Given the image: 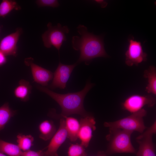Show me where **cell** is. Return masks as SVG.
<instances>
[{
    "instance_id": "cell-27",
    "label": "cell",
    "mask_w": 156,
    "mask_h": 156,
    "mask_svg": "<svg viewBox=\"0 0 156 156\" xmlns=\"http://www.w3.org/2000/svg\"><path fill=\"white\" fill-rule=\"evenodd\" d=\"M0 156H8L5 155L3 153H0Z\"/></svg>"
},
{
    "instance_id": "cell-24",
    "label": "cell",
    "mask_w": 156,
    "mask_h": 156,
    "mask_svg": "<svg viewBox=\"0 0 156 156\" xmlns=\"http://www.w3.org/2000/svg\"><path fill=\"white\" fill-rule=\"evenodd\" d=\"M21 156H47L45 152L42 150L35 151L29 150L23 152Z\"/></svg>"
},
{
    "instance_id": "cell-7",
    "label": "cell",
    "mask_w": 156,
    "mask_h": 156,
    "mask_svg": "<svg viewBox=\"0 0 156 156\" xmlns=\"http://www.w3.org/2000/svg\"><path fill=\"white\" fill-rule=\"evenodd\" d=\"M156 103L155 99L151 95L133 94L128 97L122 104V108L131 114L137 112L145 106L153 107Z\"/></svg>"
},
{
    "instance_id": "cell-1",
    "label": "cell",
    "mask_w": 156,
    "mask_h": 156,
    "mask_svg": "<svg viewBox=\"0 0 156 156\" xmlns=\"http://www.w3.org/2000/svg\"><path fill=\"white\" fill-rule=\"evenodd\" d=\"M77 29L81 36H73L72 45L75 50L80 52L79 58L76 62L77 64L84 62L88 65L94 58L107 57L101 37L89 32L87 27L83 25H79Z\"/></svg>"
},
{
    "instance_id": "cell-25",
    "label": "cell",
    "mask_w": 156,
    "mask_h": 156,
    "mask_svg": "<svg viewBox=\"0 0 156 156\" xmlns=\"http://www.w3.org/2000/svg\"><path fill=\"white\" fill-rule=\"evenodd\" d=\"M7 62L6 56L0 51V66L5 64Z\"/></svg>"
},
{
    "instance_id": "cell-2",
    "label": "cell",
    "mask_w": 156,
    "mask_h": 156,
    "mask_svg": "<svg viewBox=\"0 0 156 156\" xmlns=\"http://www.w3.org/2000/svg\"><path fill=\"white\" fill-rule=\"evenodd\" d=\"M94 84L88 81L83 89L79 92L65 94L57 93L47 88L38 86L37 88L51 97L60 105L62 109L60 116L63 117L77 114L83 117L89 114L83 106L85 97Z\"/></svg>"
},
{
    "instance_id": "cell-19",
    "label": "cell",
    "mask_w": 156,
    "mask_h": 156,
    "mask_svg": "<svg viewBox=\"0 0 156 156\" xmlns=\"http://www.w3.org/2000/svg\"><path fill=\"white\" fill-rule=\"evenodd\" d=\"M16 113V111L10 108L8 103H4L0 107V131L4 129Z\"/></svg>"
},
{
    "instance_id": "cell-5",
    "label": "cell",
    "mask_w": 156,
    "mask_h": 156,
    "mask_svg": "<svg viewBox=\"0 0 156 156\" xmlns=\"http://www.w3.org/2000/svg\"><path fill=\"white\" fill-rule=\"evenodd\" d=\"M48 30L42 35L44 46L47 48L52 46L59 52L63 43L66 40V34H68L70 30L66 26H62L59 23L53 26L51 22L47 24Z\"/></svg>"
},
{
    "instance_id": "cell-9",
    "label": "cell",
    "mask_w": 156,
    "mask_h": 156,
    "mask_svg": "<svg viewBox=\"0 0 156 156\" xmlns=\"http://www.w3.org/2000/svg\"><path fill=\"white\" fill-rule=\"evenodd\" d=\"M77 64L76 63L72 65H66L60 62L54 73L53 79L50 88L53 89L57 88L64 89L72 71Z\"/></svg>"
},
{
    "instance_id": "cell-12",
    "label": "cell",
    "mask_w": 156,
    "mask_h": 156,
    "mask_svg": "<svg viewBox=\"0 0 156 156\" xmlns=\"http://www.w3.org/2000/svg\"><path fill=\"white\" fill-rule=\"evenodd\" d=\"M23 30L22 28L17 29L15 32L3 38L0 41V51L6 56H16L17 54V44Z\"/></svg>"
},
{
    "instance_id": "cell-14",
    "label": "cell",
    "mask_w": 156,
    "mask_h": 156,
    "mask_svg": "<svg viewBox=\"0 0 156 156\" xmlns=\"http://www.w3.org/2000/svg\"><path fill=\"white\" fill-rule=\"evenodd\" d=\"M64 118L65 125L67 133V138L70 141L75 142L78 139L79 130L80 122L74 117L63 116Z\"/></svg>"
},
{
    "instance_id": "cell-3",
    "label": "cell",
    "mask_w": 156,
    "mask_h": 156,
    "mask_svg": "<svg viewBox=\"0 0 156 156\" xmlns=\"http://www.w3.org/2000/svg\"><path fill=\"white\" fill-rule=\"evenodd\" d=\"M133 132L119 129H109V133L106 136L109 142L107 153H135L131 140Z\"/></svg>"
},
{
    "instance_id": "cell-26",
    "label": "cell",
    "mask_w": 156,
    "mask_h": 156,
    "mask_svg": "<svg viewBox=\"0 0 156 156\" xmlns=\"http://www.w3.org/2000/svg\"><path fill=\"white\" fill-rule=\"evenodd\" d=\"M96 2L101 4L102 7L104 8L106 5V3L105 2L102 0H96Z\"/></svg>"
},
{
    "instance_id": "cell-8",
    "label": "cell",
    "mask_w": 156,
    "mask_h": 156,
    "mask_svg": "<svg viewBox=\"0 0 156 156\" xmlns=\"http://www.w3.org/2000/svg\"><path fill=\"white\" fill-rule=\"evenodd\" d=\"M129 44L126 52L125 63L128 66L138 64L146 61L147 54L143 50L141 43L132 39L129 40Z\"/></svg>"
},
{
    "instance_id": "cell-23",
    "label": "cell",
    "mask_w": 156,
    "mask_h": 156,
    "mask_svg": "<svg viewBox=\"0 0 156 156\" xmlns=\"http://www.w3.org/2000/svg\"><path fill=\"white\" fill-rule=\"evenodd\" d=\"M36 2L39 7L56 8L60 5L58 1L56 0H37L36 1Z\"/></svg>"
},
{
    "instance_id": "cell-4",
    "label": "cell",
    "mask_w": 156,
    "mask_h": 156,
    "mask_svg": "<svg viewBox=\"0 0 156 156\" xmlns=\"http://www.w3.org/2000/svg\"><path fill=\"white\" fill-rule=\"evenodd\" d=\"M146 114V110L142 108L120 120L114 122H105L104 125L109 129H119L133 132L136 131L142 133L146 128L143 120V118Z\"/></svg>"
},
{
    "instance_id": "cell-6",
    "label": "cell",
    "mask_w": 156,
    "mask_h": 156,
    "mask_svg": "<svg viewBox=\"0 0 156 156\" xmlns=\"http://www.w3.org/2000/svg\"><path fill=\"white\" fill-rule=\"evenodd\" d=\"M156 133V122L144 132L138 136L136 141L139 144V149L136 153L137 156H156L155 147L153 142L152 137Z\"/></svg>"
},
{
    "instance_id": "cell-13",
    "label": "cell",
    "mask_w": 156,
    "mask_h": 156,
    "mask_svg": "<svg viewBox=\"0 0 156 156\" xmlns=\"http://www.w3.org/2000/svg\"><path fill=\"white\" fill-rule=\"evenodd\" d=\"M31 57L25 59V63L31 68L34 81L42 86H47L53 77V74L50 71L43 68L33 62Z\"/></svg>"
},
{
    "instance_id": "cell-16",
    "label": "cell",
    "mask_w": 156,
    "mask_h": 156,
    "mask_svg": "<svg viewBox=\"0 0 156 156\" xmlns=\"http://www.w3.org/2000/svg\"><path fill=\"white\" fill-rule=\"evenodd\" d=\"M32 87L28 81L24 80H20L18 84L14 90V94L16 98L22 101L26 102L29 99Z\"/></svg>"
},
{
    "instance_id": "cell-28",
    "label": "cell",
    "mask_w": 156,
    "mask_h": 156,
    "mask_svg": "<svg viewBox=\"0 0 156 156\" xmlns=\"http://www.w3.org/2000/svg\"><path fill=\"white\" fill-rule=\"evenodd\" d=\"M97 156H105L104 155H100Z\"/></svg>"
},
{
    "instance_id": "cell-17",
    "label": "cell",
    "mask_w": 156,
    "mask_h": 156,
    "mask_svg": "<svg viewBox=\"0 0 156 156\" xmlns=\"http://www.w3.org/2000/svg\"><path fill=\"white\" fill-rule=\"evenodd\" d=\"M143 76L148 80L146 91L149 94L156 95V69L153 66H150L144 72Z\"/></svg>"
},
{
    "instance_id": "cell-22",
    "label": "cell",
    "mask_w": 156,
    "mask_h": 156,
    "mask_svg": "<svg viewBox=\"0 0 156 156\" xmlns=\"http://www.w3.org/2000/svg\"><path fill=\"white\" fill-rule=\"evenodd\" d=\"M68 156H87L84 147L81 144H71L68 148Z\"/></svg>"
},
{
    "instance_id": "cell-15",
    "label": "cell",
    "mask_w": 156,
    "mask_h": 156,
    "mask_svg": "<svg viewBox=\"0 0 156 156\" xmlns=\"http://www.w3.org/2000/svg\"><path fill=\"white\" fill-rule=\"evenodd\" d=\"M40 132L39 137L44 141L51 139L56 131V128L51 120H45L39 125Z\"/></svg>"
},
{
    "instance_id": "cell-18",
    "label": "cell",
    "mask_w": 156,
    "mask_h": 156,
    "mask_svg": "<svg viewBox=\"0 0 156 156\" xmlns=\"http://www.w3.org/2000/svg\"><path fill=\"white\" fill-rule=\"evenodd\" d=\"M22 152L17 145L0 140V153L9 156H21Z\"/></svg>"
},
{
    "instance_id": "cell-21",
    "label": "cell",
    "mask_w": 156,
    "mask_h": 156,
    "mask_svg": "<svg viewBox=\"0 0 156 156\" xmlns=\"http://www.w3.org/2000/svg\"><path fill=\"white\" fill-rule=\"evenodd\" d=\"M18 146L21 150L24 151L30 150L33 145L34 138L31 135H25L19 133L17 136Z\"/></svg>"
},
{
    "instance_id": "cell-11",
    "label": "cell",
    "mask_w": 156,
    "mask_h": 156,
    "mask_svg": "<svg viewBox=\"0 0 156 156\" xmlns=\"http://www.w3.org/2000/svg\"><path fill=\"white\" fill-rule=\"evenodd\" d=\"M67 138L65 120L64 118H62L60 120L59 128L51 139L47 150L45 151L47 156H58V149Z\"/></svg>"
},
{
    "instance_id": "cell-10",
    "label": "cell",
    "mask_w": 156,
    "mask_h": 156,
    "mask_svg": "<svg viewBox=\"0 0 156 156\" xmlns=\"http://www.w3.org/2000/svg\"><path fill=\"white\" fill-rule=\"evenodd\" d=\"M79 122L80 127L78 139L81 141L80 144L86 148L89 145L93 132L96 129V121L93 116L88 115L81 118Z\"/></svg>"
},
{
    "instance_id": "cell-20",
    "label": "cell",
    "mask_w": 156,
    "mask_h": 156,
    "mask_svg": "<svg viewBox=\"0 0 156 156\" xmlns=\"http://www.w3.org/2000/svg\"><path fill=\"white\" fill-rule=\"evenodd\" d=\"M21 7L14 0H3L0 3V18H4L12 11L19 10Z\"/></svg>"
}]
</instances>
